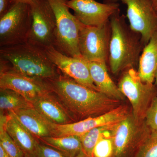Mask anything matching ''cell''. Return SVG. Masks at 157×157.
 Listing matches in <instances>:
<instances>
[{
  "instance_id": "8",
  "label": "cell",
  "mask_w": 157,
  "mask_h": 157,
  "mask_svg": "<svg viewBox=\"0 0 157 157\" xmlns=\"http://www.w3.org/2000/svg\"><path fill=\"white\" fill-rule=\"evenodd\" d=\"M151 131L144 121L137 120L130 113L113 130L114 157H128Z\"/></svg>"
},
{
  "instance_id": "7",
  "label": "cell",
  "mask_w": 157,
  "mask_h": 157,
  "mask_svg": "<svg viewBox=\"0 0 157 157\" xmlns=\"http://www.w3.org/2000/svg\"><path fill=\"white\" fill-rule=\"evenodd\" d=\"M32 25L28 42L44 49L54 47L56 39V20L47 0H34L29 5Z\"/></svg>"
},
{
  "instance_id": "14",
  "label": "cell",
  "mask_w": 157,
  "mask_h": 157,
  "mask_svg": "<svg viewBox=\"0 0 157 157\" xmlns=\"http://www.w3.org/2000/svg\"><path fill=\"white\" fill-rule=\"evenodd\" d=\"M43 49L61 73L78 83L99 91L92 79L88 63L82 57L68 56L52 46Z\"/></svg>"
},
{
  "instance_id": "29",
  "label": "cell",
  "mask_w": 157,
  "mask_h": 157,
  "mask_svg": "<svg viewBox=\"0 0 157 157\" xmlns=\"http://www.w3.org/2000/svg\"><path fill=\"white\" fill-rule=\"evenodd\" d=\"M34 0H10V4L14 3H22L30 5Z\"/></svg>"
},
{
  "instance_id": "27",
  "label": "cell",
  "mask_w": 157,
  "mask_h": 157,
  "mask_svg": "<svg viewBox=\"0 0 157 157\" xmlns=\"http://www.w3.org/2000/svg\"><path fill=\"white\" fill-rule=\"evenodd\" d=\"M36 157H68L57 150L48 145L39 144L37 147Z\"/></svg>"
},
{
  "instance_id": "15",
  "label": "cell",
  "mask_w": 157,
  "mask_h": 157,
  "mask_svg": "<svg viewBox=\"0 0 157 157\" xmlns=\"http://www.w3.org/2000/svg\"><path fill=\"white\" fill-rule=\"evenodd\" d=\"M33 107L52 123L65 124L76 122L53 93H46L32 103Z\"/></svg>"
},
{
  "instance_id": "3",
  "label": "cell",
  "mask_w": 157,
  "mask_h": 157,
  "mask_svg": "<svg viewBox=\"0 0 157 157\" xmlns=\"http://www.w3.org/2000/svg\"><path fill=\"white\" fill-rule=\"evenodd\" d=\"M0 64L43 80L55 78L61 73L44 49L28 42L0 47Z\"/></svg>"
},
{
  "instance_id": "24",
  "label": "cell",
  "mask_w": 157,
  "mask_h": 157,
  "mask_svg": "<svg viewBox=\"0 0 157 157\" xmlns=\"http://www.w3.org/2000/svg\"><path fill=\"white\" fill-rule=\"evenodd\" d=\"M115 126L101 136L93 150L92 157H114L112 134Z\"/></svg>"
},
{
  "instance_id": "4",
  "label": "cell",
  "mask_w": 157,
  "mask_h": 157,
  "mask_svg": "<svg viewBox=\"0 0 157 157\" xmlns=\"http://www.w3.org/2000/svg\"><path fill=\"white\" fill-rule=\"evenodd\" d=\"M69 0H47L56 20V39L54 48L68 56L82 57L78 46V34L82 24L71 14Z\"/></svg>"
},
{
  "instance_id": "26",
  "label": "cell",
  "mask_w": 157,
  "mask_h": 157,
  "mask_svg": "<svg viewBox=\"0 0 157 157\" xmlns=\"http://www.w3.org/2000/svg\"><path fill=\"white\" fill-rule=\"evenodd\" d=\"M144 121L151 130L157 132V94L153 99L147 111Z\"/></svg>"
},
{
  "instance_id": "1",
  "label": "cell",
  "mask_w": 157,
  "mask_h": 157,
  "mask_svg": "<svg viewBox=\"0 0 157 157\" xmlns=\"http://www.w3.org/2000/svg\"><path fill=\"white\" fill-rule=\"evenodd\" d=\"M45 80L51 92L76 121L103 115L121 105V101L78 83L61 73Z\"/></svg>"
},
{
  "instance_id": "2",
  "label": "cell",
  "mask_w": 157,
  "mask_h": 157,
  "mask_svg": "<svg viewBox=\"0 0 157 157\" xmlns=\"http://www.w3.org/2000/svg\"><path fill=\"white\" fill-rule=\"evenodd\" d=\"M110 34L108 57L109 68L117 74L139 64L144 45L140 34L127 24L125 17L118 10L109 19Z\"/></svg>"
},
{
  "instance_id": "30",
  "label": "cell",
  "mask_w": 157,
  "mask_h": 157,
  "mask_svg": "<svg viewBox=\"0 0 157 157\" xmlns=\"http://www.w3.org/2000/svg\"><path fill=\"white\" fill-rule=\"evenodd\" d=\"M0 157H10L1 146H0Z\"/></svg>"
},
{
  "instance_id": "11",
  "label": "cell",
  "mask_w": 157,
  "mask_h": 157,
  "mask_svg": "<svg viewBox=\"0 0 157 157\" xmlns=\"http://www.w3.org/2000/svg\"><path fill=\"white\" fill-rule=\"evenodd\" d=\"M129 113L128 107L121 105L103 115L87 118L71 123L57 124L51 123V136H79L95 128L117 124L125 118Z\"/></svg>"
},
{
  "instance_id": "28",
  "label": "cell",
  "mask_w": 157,
  "mask_h": 157,
  "mask_svg": "<svg viewBox=\"0 0 157 157\" xmlns=\"http://www.w3.org/2000/svg\"><path fill=\"white\" fill-rule=\"evenodd\" d=\"M10 0H0V17L3 15L8 10L9 6Z\"/></svg>"
},
{
  "instance_id": "22",
  "label": "cell",
  "mask_w": 157,
  "mask_h": 157,
  "mask_svg": "<svg viewBox=\"0 0 157 157\" xmlns=\"http://www.w3.org/2000/svg\"><path fill=\"white\" fill-rule=\"evenodd\" d=\"M7 115L1 112L0 117V146L10 157H24V153L9 136L6 128Z\"/></svg>"
},
{
  "instance_id": "12",
  "label": "cell",
  "mask_w": 157,
  "mask_h": 157,
  "mask_svg": "<svg viewBox=\"0 0 157 157\" xmlns=\"http://www.w3.org/2000/svg\"><path fill=\"white\" fill-rule=\"evenodd\" d=\"M0 89L14 90L32 103L40 96L51 92L45 80L21 74L0 64Z\"/></svg>"
},
{
  "instance_id": "32",
  "label": "cell",
  "mask_w": 157,
  "mask_h": 157,
  "mask_svg": "<svg viewBox=\"0 0 157 157\" xmlns=\"http://www.w3.org/2000/svg\"><path fill=\"white\" fill-rule=\"evenodd\" d=\"M151 1L152 5L154 9L156 11H157V0H151Z\"/></svg>"
},
{
  "instance_id": "34",
  "label": "cell",
  "mask_w": 157,
  "mask_h": 157,
  "mask_svg": "<svg viewBox=\"0 0 157 157\" xmlns=\"http://www.w3.org/2000/svg\"><path fill=\"white\" fill-rule=\"evenodd\" d=\"M24 157H36L30 155H25Z\"/></svg>"
},
{
  "instance_id": "16",
  "label": "cell",
  "mask_w": 157,
  "mask_h": 157,
  "mask_svg": "<svg viewBox=\"0 0 157 157\" xmlns=\"http://www.w3.org/2000/svg\"><path fill=\"white\" fill-rule=\"evenodd\" d=\"M8 113L15 118L38 139L51 136V122L33 107L9 111Z\"/></svg>"
},
{
  "instance_id": "31",
  "label": "cell",
  "mask_w": 157,
  "mask_h": 157,
  "mask_svg": "<svg viewBox=\"0 0 157 157\" xmlns=\"http://www.w3.org/2000/svg\"><path fill=\"white\" fill-rule=\"evenodd\" d=\"M76 157H92L86 154L84 152L82 151V150L76 156Z\"/></svg>"
},
{
  "instance_id": "9",
  "label": "cell",
  "mask_w": 157,
  "mask_h": 157,
  "mask_svg": "<svg viewBox=\"0 0 157 157\" xmlns=\"http://www.w3.org/2000/svg\"><path fill=\"white\" fill-rule=\"evenodd\" d=\"M110 31L109 21L101 26L82 24L78 34V46L81 56L88 62L108 60Z\"/></svg>"
},
{
  "instance_id": "23",
  "label": "cell",
  "mask_w": 157,
  "mask_h": 157,
  "mask_svg": "<svg viewBox=\"0 0 157 157\" xmlns=\"http://www.w3.org/2000/svg\"><path fill=\"white\" fill-rule=\"evenodd\" d=\"M115 125L98 127L78 136L81 141L82 151L88 155L92 157L93 150L101 136L106 131Z\"/></svg>"
},
{
  "instance_id": "17",
  "label": "cell",
  "mask_w": 157,
  "mask_h": 157,
  "mask_svg": "<svg viewBox=\"0 0 157 157\" xmlns=\"http://www.w3.org/2000/svg\"><path fill=\"white\" fill-rule=\"evenodd\" d=\"M6 128L9 136L25 154L36 157L39 140L23 126L14 117L8 113Z\"/></svg>"
},
{
  "instance_id": "5",
  "label": "cell",
  "mask_w": 157,
  "mask_h": 157,
  "mask_svg": "<svg viewBox=\"0 0 157 157\" xmlns=\"http://www.w3.org/2000/svg\"><path fill=\"white\" fill-rule=\"evenodd\" d=\"M32 25L29 5L11 4L6 13L0 17V47L28 42Z\"/></svg>"
},
{
  "instance_id": "33",
  "label": "cell",
  "mask_w": 157,
  "mask_h": 157,
  "mask_svg": "<svg viewBox=\"0 0 157 157\" xmlns=\"http://www.w3.org/2000/svg\"><path fill=\"white\" fill-rule=\"evenodd\" d=\"M155 84L157 86V70L155 74Z\"/></svg>"
},
{
  "instance_id": "20",
  "label": "cell",
  "mask_w": 157,
  "mask_h": 157,
  "mask_svg": "<svg viewBox=\"0 0 157 157\" xmlns=\"http://www.w3.org/2000/svg\"><path fill=\"white\" fill-rule=\"evenodd\" d=\"M42 143L57 150L68 157H76L82 150L81 141L78 136L70 135L64 137H48L39 138Z\"/></svg>"
},
{
  "instance_id": "21",
  "label": "cell",
  "mask_w": 157,
  "mask_h": 157,
  "mask_svg": "<svg viewBox=\"0 0 157 157\" xmlns=\"http://www.w3.org/2000/svg\"><path fill=\"white\" fill-rule=\"evenodd\" d=\"M33 107L32 103L14 90L0 89L1 111H13L17 109Z\"/></svg>"
},
{
  "instance_id": "6",
  "label": "cell",
  "mask_w": 157,
  "mask_h": 157,
  "mask_svg": "<svg viewBox=\"0 0 157 157\" xmlns=\"http://www.w3.org/2000/svg\"><path fill=\"white\" fill-rule=\"evenodd\" d=\"M118 86L130 101L134 117L137 120L144 121L147 111L157 95L153 83L144 82L137 70L131 67L124 70Z\"/></svg>"
},
{
  "instance_id": "35",
  "label": "cell",
  "mask_w": 157,
  "mask_h": 157,
  "mask_svg": "<svg viewBox=\"0 0 157 157\" xmlns=\"http://www.w3.org/2000/svg\"></svg>"
},
{
  "instance_id": "18",
  "label": "cell",
  "mask_w": 157,
  "mask_h": 157,
  "mask_svg": "<svg viewBox=\"0 0 157 157\" xmlns=\"http://www.w3.org/2000/svg\"><path fill=\"white\" fill-rule=\"evenodd\" d=\"M91 76L99 91L109 98L121 101L125 97L110 78L105 62H88Z\"/></svg>"
},
{
  "instance_id": "13",
  "label": "cell",
  "mask_w": 157,
  "mask_h": 157,
  "mask_svg": "<svg viewBox=\"0 0 157 157\" xmlns=\"http://www.w3.org/2000/svg\"><path fill=\"white\" fill-rule=\"evenodd\" d=\"M67 6L74 15L85 25L101 26L107 23L110 17L120 10L116 2L101 3L95 0H69Z\"/></svg>"
},
{
  "instance_id": "19",
  "label": "cell",
  "mask_w": 157,
  "mask_h": 157,
  "mask_svg": "<svg viewBox=\"0 0 157 157\" xmlns=\"http://www.w3.org/2000/svg\"><path fill=\"white\" fill-rule=\"evenodd\" d=\"M157 70V30L144 48L138 64V75L144 82L153 83Z\"/></svg>"
},
{
  "instance_id": "25",
  "label": "cell",
  "mask_w": 157,
  "mask_h": 157,
  "mask_svg": "<svg viewBox=\"0 0 157 157\" xmlns=\"http://www.w3.org/2000/svg\"><path fill=\"white\" fill-rule=\"evenodd\" d=\"M135 157H157V132L151 131L142 140Z\"/></svg>"
},
{
  "instance_id": "10",
  "label": "cell",
  "mask_w": 157,
  "mask_h": 157,
  "mask_svg": "<svg viewBox=\"0 0 157 157\" xmlns=\"http://www.w3.org/2000/svg\"><path fill=\"white\" fill-rule=\"evenodd\" d=\"M121 2L126 5L127 17L132 30L140 34L144 46L157 30V12L151 0H106L107 2Z\"/></svg>"
}]
</instances>
